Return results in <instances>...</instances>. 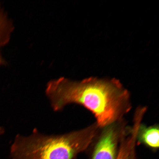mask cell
I'll return each instance as SVG.
<instances>
[{
    "label": "cell",
    "mask_w": 159,
    "mask_h": 159,
    "mask_svg": "<svg viewBox=\"0 0 159 159\" xmlns=\"http://www.w3.org/2000/svg\"><path fill=\"white\" fill-rule=\"evenodd\" d=\"M13 29L12 24L0 5V48L9 42Z\"/></svg>",
    "instance_id": "cell-6"
},
{
    "label": "cell",
    "mask_w": 159,
    "mask_h": 159,
    "mask_svg": "<svg viewBox=\"0 0 159 159\" xmlns=\"http://www.w3.org/2000/svg\"><path fill=\"white\" fill-rule=\"evenodd\" d=\"M5 63V61H4L2 57L1 53H0V65H4Z\"/></svg>",
    "instance_id": "cell-7"
},
{
    "label": "cell",
    "mask_w": 159,
    "mask_h": 159,
    "mask_svg": "<svg viewBox=\"0 0 159 159\" xmlns=\"http://www.w3.org/2000/svg\"><path fill=\"white\" fill-rule=\"evenodd\" d=\"M122 121L103 128L92 159H116L117 146L125 128Z\"/></svg>",
    "instance_id": "cell-3"
},
{
    "label": "cell",
    "mask_w": 159,
    "mask_h": 159,
    "mask_svg": "<svg viewBox=\"0 0 159 159\" xmlns=\"http://www.w3.org/2000/svg\"><path fill=\"white\" fill-rule=\"evenodd\" d=\"M137 142L144 144L152 148H158L159 142L158 125L147 126L141 123L137 133Z\"/></svg>",
    "instance_id": "cell-4"
},
{
    "label": "cell",
    "mask_w": 159,
    "mask_h": 159,
    "mask_svg": "<svg viewBox=\"0 0 159 159\" xmlns=\"http://www.w3.org/2000/svg\"><path fill=\"white\" fill-rule=\"evenodd\" d=\"M136 138L137 131L135 130L127 131L123 134L116 159H133L137 142Z\"/></svg>",
    "instance_id": "cell-5"
},
{
    "label": "cell",
    "mask_w": 159,
    "mask_h": 159,
    "mask_svg": "<svg viewBox=\"0 0 159 159\" xmlns=\"http://www.w3.org/2000/svg\"><path fill=\"white\" fill-rule=\"evenodd\" d=\"M45 94L55 111L70 104L84 107L94 115L99 128L122 120L131 107L129 91L115 79L78 81L61 77L48 83Z\"/></svg>",
    "instance_id": "cell-1"
},
{
    "label": "cell",
    "mask_w": 159,
    "mask_h": 159,
    "mask_svg": "<svg viewBox=\"0 0 159 159\" xmlns=\"http://www.w3.org/2000/svg\"><path fill=\"white\" fill-rule=\"evenodd\" d=\"M96 123L66 134L48 135L36 129L29 136L18 134L10 150L11 159H74L98 134Z\"/></svg>",
    "instance_id": "cell-2"
}]
</instances>
